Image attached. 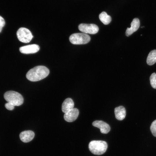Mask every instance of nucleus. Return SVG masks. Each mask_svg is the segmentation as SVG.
<instances>
[{
    "label": "nucleus",
    "mask_w": 156,
    "mask_h": 156,
    "mask_svg": "<svg viewBox=\"0 0 156 156\" xmlns=\"http://www.w3.org/2000/svg\"><path fill=\"white\" fill-rule=\"evenodd\" d=\"M49 73V69L43 66H36L30 69L26 75L27 78L31 81H37L46 77Z\"/></svg>",
    "instance_id": "nucleus-1"
},
{
    "label": "nucleus",
    "mask_w": 156,
    "mask_h": 156,
    "mask_svg": "<svg viewBox=\"0 0 156 156\" xmlns=\"http://www.w3.org/2000/svg\"><path fill=\"white\" fill-rule=\"evenodd\" d=\"M107 148V142L102 140H93L89 144V148L93 154L100 155L104 153Z\"/></svg>",
    "instance_id": "nucleus-2"
},
{
    "label": "nucleus",
    "mask_w": 156,
    "mask_h": 156,
    "mask_svg": "<svg viewBox=\"0 0 156 156\" xmlns=\"http://www.w3.org/2000/svg\"><path fill=\"white\" fill-rule=\"evenodd\" d=\"M4 97L6 101L14 106H19L22 105L24 101L22 95L19 93L13 91H9L5 92Z\"/></svg>",
    "instance_id": "nucleus-3"
},
{
    "label": "nucleus",
    "mask_w": 156,
    "mask_h": 156,
    "mask_svg": "<svg viewBox=\"0 0 156 156\" xmlns=\"http://www.w3.org/2000/svg\"><path fill=\"white\" fill-rule=\"evenodd\" d=\"M69 40L71 43L74 44H85L90 41V38L86 34L76 33L71 35Z\"/></svg>",
    "instance_id": "nucleus-4"
},
{
    "label": "nucleus",
    "mask_w": 156,
    "mask_h": 156,
    "mask_svg": "<svg viewBox=\"0 0 156 156\" xmlns=\"http://www.w3.org/2000/svg\"><path fill=\"white\" fill-rule=\"evenodd\" d=\"M16 35L18 40L25 43L29 42L33 38V36L30 31L25 27H21L19 29L17 32Z\"/></svg>",
    "instance_id": "nucleus-5"
},
{
    "label": "nucleus",
    "mask_w": 156,
    "mask_h": 156,
    "mask_svg": "<svg viewBox=\"0 0 156 156\" xmlns=\"http://www.w3.org/2000/svg\"><path fill=\"white\" fill-rule=\"evenodd\" d=\"M78 29L84 33L92 34L97 33L99 30L98 26L94 24L81 23L79 25Z\"/></svg>",
    "instance_id": "nucleus-6"
},
{
    "label": "nucleus",
    "mask_w": 156,
    "mask_h": 156,
    "mask_svg": "<svg viewBox=\"0 0 156 156\" xmlns=\"http://www.w3.org/2000/svg\"><path fill=\"white\" fill-rule=\"evenodd\" d=\"M39 49V46L36 44L28 45L21 47L19 48L20 52L25 54L35 53L38 52Z\"/></svg>",
    "instance_id": "nucleus-7"
},
{
    "label": "nucleus",
    "mask_w": 156,
    "mask_h": 156,
    "mask_svg": "<svg viewBox=\"0 0 156 156\" xmlns=\"http://www.w3.org/2000/svg\"><path fill=\"white\" fill-rule=\"evenodd\" d=\"M92 125L94 126L99 129L101 132L103 133H107L110 130L109 125L102 120H95L92 122Z\"/></svg>",
    "instance_id": "nucleus-8"
},
{
    "label": "nucleus",
    "mask_w": 156,
    "mask_h": 156,
    "mask_svg": "<svg viewBox=\"0 0 156 156\" xmlns=\"http://www.w3.org/2000/svg\"><path fill=\"white\" fill-rule=\"evenodd\" d=\"M79 114V111L77 108H73L64 115V120L68 122H73L77 118Z\"/></svg>",
    "instance_id": "nucleus-9"
},
{
    "label": "nucleus",
    "mask_w": 156,
    "mask_h": 156,
    "mask_svg": "<svg viewBox=\"0 0 156 156\" xmlns=\"http://www.w3.org/2000/svg\"><path fill=\"white\" fill-rule=\"evenodd\" d=\"M130 28H127L125 32V35L127 36H129L133 33L138 30L140 26V21L138 18H134L131 24Z\"/></svg>",
    "instance_id": "nucleus-10"
},
{
    "label": "nucleus",
    "mask_w": 156,
    "mask_h": 156,
    "mask_svg": "<svg viewBox=\"0 0 156 156\" xmlns=\"http://www.w3.org/2000/svg\"><path fill=\"white\" fill-rule=\"evenodd\" d=\"M34 133L31 130L25 131L21 132L19 135L21 140L23 142H28L34 138Z\"/></svg>",
    "instance_id": "nucleus-11"
},
{
    "label": "nucleus",
    "mask_w": 156,
    "mask_h": 156,
    "mask_svg": "<svg viewBox=\"0 0 156 156\" xmlns=\"http://www.w3.org/2000/svg\"><path fill=\"white\" fill-rule=\"evenodd\" d=\"M74 107V103L73 100L70 98H67L64 100L62 104V111L65 113L73 108Z\"/></svg>",
    "instance_id": "nucleus-12"
},
{
    "label": "nucleus",
    "mask_w": 156,
    "mask_h": 156,
    "mask_svg": "<svg viewBox=\"0 0 156 156\" xmlns=\"http://www.w3.org/2000/svg\"><path fill=\"white\" fill-rule=\"evenodd\" d=\"M114 111L116 119L121 120L125 118L126 115V111L123 106H120L116 107L115 108Z\"/></svg>",
    "instance_id": "nucleus-13"
},
{
    "label": "nucleus",
    "mask_w": 156,
    "mask_h": 156,
    "mask_svg": "<svg viewBox=\"0 0 156 156\" xmlns=\"http://www.w3.org/2000/svg\"><path fill=\"white\" fill-rule=\"evenodd\" d=\"M147 64L150 66L156 62V50H152L149 53L146 59Z\"/></svg>",
    "instance_id": "nucleus-14"
},
{
    "label": "nucleus",
    "mask_w": 156,
    "mask_h": 156,
    "mask_svg": "<svg viewBox=\"0 0 156 156\" xmlns=\"http://www.w3.org/2000/svg\"><path fill=\"white\" fill-rule=\"evenodd\" d=\"M99 18L101 22L105 25L108 24L112 20L110 16L108 15L105 12H103L100 14Z\"/></svg>",
    "instance_id": "nucleus-15"
},
{
    "label": "nucleus",
    "mask_w": 156,
    "mask_h": 156,
    "mask_svg": "<svg viewBox=\"0 0 156 156\" xmlns=\"http://www.w3.org/2000/svg\"><path fill=\"white\" fill-rule=\"evenodd\" d=\"M150 81L151 86L156 89V74L155 73L151 74L150 77Z\"/></svg>",
    "instance_id": "nucleus-16"
},
{
    "label": "nucleus",
    "mask_w": 156,
    "mask_h": 156,
    "mask_svg": "<svg viewBox=\"0 0 156 156\" xmlns=\"http://www.w3.org/2000/svg\"><path fill=\"white\" fill-rule=\"evenodd\" d=\"M150 130L153 135L156 137V120L152 123L150 127Z\"/></svg>",
    "instance_id": "nucleus-17"
},
{
    "label": "nucleus",
    "mask_w": 156,
    "mask_h": 156,
    "mask_svg": "<svg viewBox=\"0 0 156 156\" xmlns=\"http://www.w3.org/2000/svg\"><path fill=\"white\" fill-rule=\"evenodd\" d=\"M5 24V21L3 18L0 16V33L1 32L3 27Z\"/></svg>",
    "instance_id": "nucleus-18"
},
{
    "label": "nucleus",
    "mask_w": 156,
    "mask_h": 156,
    "mask_svg": "<svg viewBox=\"0 0 156 156\" xmlns=\"http://www.w3.org/2000/svg\"><path fill=\"white\" fill-rule=\"evenodd\" d=\"M5 107L7 109L11 110L14 108V106L9 103L7 102L5 104Z\"/></svg>",
    "instance_id": "nucleus-19"
}]
</instances>
